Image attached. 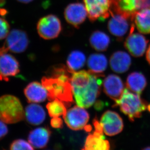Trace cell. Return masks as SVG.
<instances>
[{"label":"cell","mask_w":150,"mask_h":150,"mask_svg":"<svg viewBox=\"0 0 150 150\" xmlns=\"http://www.w3.org/2000/svg\"><path fill=\"white\" fill-rule=\"evenodd\" d=\"M20 72L18 61L12 55L4 54L0 56V80L7 81L11 76Z\"/></svg>","instance_id":"13"},{"label":"cell","mask_w":150,"mask_h":150,"mask_svg":"<svg viewBox=\"0 0 150 150\" xmlns=\"http://www.w3.org/2000/svg\"><path fill=\"white\" fill-rule=\"evenodd\" d=\"M67 67L55 65L48 71V76H43L42 84L48 92V99L52 101L59 99L65 103L67 108L74 103L71 85L73 73Z\"/></svg>","instance_id":"1"},{"label":"cell","mask_w":150,"mask_h":150,"mask_svg":"<svg viewBox=\"0 0 150 150\" xmlns=\"http://www.w3.org/2000/svg\"><path fill=\"white\" fill-rule=\"evenodd\" d=\"M37 29L40 37L45 40H51L59 36L62 26L59 18L50 14L40 19L38 22Z\"/></svg>","instance_id":"6"},{"label":"cell","mask_w":150,"mask_h":150,"mask_svg":"<svg viewBox=\"0 0 150 150\" xmlns=\"http://www.w3.org/2000/svg\"><path fill=\"white\" fill-rule=\"evenodd\" d=\"M91 22L104 21L111 14L112 0H83Z\"/></svg>","instance_id":"7"},{"label":"cell","mask_w":150,"mask_h":150,"mask_svg":"<svg viewBox=\"0 0 150 150\" xmlns=\"http://www.w3.org/2000/svg\"><path fill=\"white\" fill-rule=\"evenodd\" d=\"M8 130L5 123L0 120V139H3L7 134Z\"/></svg>","instance_id":"30"},{"label":"cell","mask_w":150,"mask_h":150,"mask_svg":"<svg viewBox=\"0 0 150 150\" xmlns=\"http://www.w3.org/2000/svg\"><path fill=\"white\" fill-rule=\"evenodd\" d=\"M133 21L137 30L142 33L150 34V8L138 10L133 16Z\"/></svg>","instance_id":"20"},{"label":"cell","mask_w":150,"mask_h":150,"mask_svg":"<svg viewBox=\"0 0 150 150\" xmlns=\"http://www.w3.org/2000/svg\"><path fill=\"white\" fill-rule=\"evenodd\" d=\"M64 15L68 23L78 28L85 21L88 14L85 6L81 3H75L67 6Z\"/></svg>","instance_id":"11"},{"label":"cell","mask_w":150,"mask_h":150,"mask_svg":"<svg viewBox=\"0 0 150 150\" xmlns=\"http://www.w3.org/2000/svg\"><path fill=\"white\" fill-rule=\"evenodd\" d=\"M46 107L49 116L51 117H59L62 115L64 118L67 114V107L65 103L59 99H55L48 103Z\"/></svg>","instance_id":"25"},{"label":"cell","mask_w":150,"mask_h":150,"mask_svg":"<svg viewBox=\"0 0 150 150\" xmlns=\"http://www.w3.org/2000/svg\"><path fill=\"white\" fill-rule=\"evenodd\" d=\"M103 132L108 136H115L122 132L124 127L123 121L119 114L108 110L103 114L100 120Z\"/></svg>","instance_id":"9"},{"label":"cell","mask_w":150,"mask_h":150,"mask_svg":"<svg viewBox=\"0 0 150 150\" xmlns=\"http://www.w3.org/2000/svg\"><path fill=\"white\" fill-rule=\"evenodd\" d=\"M24 93L30 103H42L48 98V92L46 88L37 81L28 84L24 90Z\"/></svg>","instance_id":"15"},{"label":"cell","mask_w":150,"mask_h":150,"mask_svg":"<svg viewBox=\"0 0 150 150\" xmlns=\"http://www.w3.org/2000/svg\"><path fill=\"white\" fill-rule=\"evenodd\" d=\"M25 117L26 121L32 125H39L43 122L46 113L44 109L39 104L32 103L28 105L25 110Z\"/></svg>","instance_id":"19"},{"label":"cell","mask_w":150,"mask_h":150,"mask_svg":"<svg viewBox=\"0 0 150 150\" xmlns=\"http://www.w3.org/2000/svg\"><path fill=\"white\" fill-rule=\"evenodd\" d=\"M10 150H34L29 142L19 139L13 141L10 145Z\"/></svg>","instance_id":"26"},{"label":"cell","mask_w":150,"mask_h":150,"mask_svg":"<svg viewBox=\"0 0 150 150\" xmlns=\"http://www.w3.org/2000/svg\"><path fill=\"white\" fill-rule=\"evenodd\" d=\"M103 88L106 95L115 103L120 100L123 92L124 84L120 76L111 74L104 79Z\"/></svg>","instance_id":"14"},{"label":"cell","mask_w":150,"mask_h":150,"mask_svg":"<svg viewBox=\"0 0 150 150\" xmlns=\"http://www.w3.org/2000/svg\"><path fill=\"white\" fill-rule=\"evenodd\" d=\"M147 80L142 73L134 72L127 76L126 85L127 89L136 94L140 95L147 86Z\"/></svg>","instance_id":"21"},{"label":"cell","mask_w":150,"mask_h":150,"mask_svg":"<svg viewBox=\"0 0 150 150\" xmlns=\"http://www.w3.org/2000/svg\"><path fill=\"white\" fill-rule=\"evenodd\" d=\"M17 1L23 4H28L33 1V0H17Z\"/></svg>","instance_id":"34"},{"label":"cell","mask_w":150,"mask_h":150,"mask_svg":"<svg viewBox=\"0 0 150 150\" xmlns=\"http://www.w3.org/2000/svg\"><path fill=\"white\" fill-rule=\"evenodd\" d=\"M51 132L47 127H39L32 130L28 137V141L36 149L45 147L50 138Z\"/></svg>","instance_id":"18"},{"label":"cell","mask_w":150,"mask_h":150,"mask_svg":"<svg viewBox=\"0 0 150 150\" xmlns=\"http://www.w3.org/2000/svg\"><path fill=\"white\" fill-rule=\"evenodd\" d=\"M146 59L148 62L150 64V45H149L148 49H147V52H146Z\"/></svg>","instance_id":"32"},{"label":"cell","mask_w":150,"mask_h":150,"mask_svg":"<svg viewBox=\"0 0 150 150\" xmlns=\"http://www.w3.org/2000/svg\"><path fill=\"white\" fill-rule=\"evenodd\" d=\"M28 45L29 39L26 32L13 29L7 36L4 45L0 48V56L9 51L15 53H23L26 50Z\"/></svg>","instance_id":"5"},{"label":"cell","mask_w":150,"mask_h":150,"mask_svg":"<svg viewBox=\"0 0 150 150\" xmlns=\"http://www.w3.org/2000/svg\"><path fill=\"white\" fill-rule=\"evenodd\" d=\"M131 58L126 52L118 51L114 52L110 59V65L112 71L123 73L128 70L131 65Z\"/></svg>","instance_id":"17"},{"label":"cell","mask_w":150,"mask_h":150,"mask_svg":"<svg viewBox=\"0 0 150 150\" xmlns=\"http://www.w3.org/2000/svg\"><path fill=\"white\" fill-rule=\"evenodd\" d=\"M86 62V57L81 51H73L68 55L67 59V67L72 72H75L83 67Z\"/></svg>","instance_id":"24"},{"label":"cell","mask_w":150,"mask_h":150,"mask_svg":"<svg viewBox=\"0 0 150 150\" xmlns=\"http://www.w3.org/2000/svg\"><path fill=\"white\" fill-rule=\"evenodd\" d=\"M9 29L8 23L5 19L0 17V40L7 37L9 33Z\"/></svg>","instance_id":"27"},{"label":"cell","mask_w":150,"mask_h":150,"mask_svg":"<svg viewBox=\"0 0 150 150\" xmlns=\"http://www.w3.org/2000/svg\"><path fill=\"white\" fill-rule=\"evenodd\" d=\"M84 130H85V131L87 132H90L92 130V127L90 125H86L84 129Z\"/></svg>","instance_id":"33"},{"label":"cell","mask_w":150,"mask_h":150,"mask_svg":"<svg viewBox=\"0 0 150 150\" xmlns=\"http://www.w3.org/2000/svg\"><path fill=\"white\" fill-rule=\"evenodd\" d=\"M103 76L85 70L73 73L71 85L78 106L88 108L94 104L100 94Z\"/></svg>","instance_id":"2"},{"label":"cell","mask_w":150,"mask_h":150,"mask_svg":"<svg viewBox=\"0 0 150 150\" xmlns=\"http://www.w3.org/2000/svg\"><path fill=\"white\" fill-rule=\"evenodd\" d=\"M108 23V28L110 33L118 40L122 39L134 25H130L132 19L119 13H112Z\"/></svg>","instance_id":"10"},{"label":"cell","mask_w":150,"mask_h":150,"mask_svg":"<svg viewBox=\"0 0 150 150\" xmlns=\"http://www.w3.org/2000/svg\"><path fill=\"white\" fill-rule=\"evenodd\" d=\"M64 118L68 128L74 131H79L84 129L87 125L89 115L83 107L76 105L67 111Z\"/></svg>","instance_id":"8"},{"label":"cell","mask_w":150,"mask_h":150,"mask_svg":"<svg viewBox=\"0 0 150 150\" xmlns=\"http://www.w3.org/2000/svg\"><path fill=\"white\" fill-rule=\"evenodd\" d=\"M147 106V102L141 98L140 95L134 94L125 88L120 100L115 102L113 107H120V111L133 122L136 118L142 117V113L146 110Z\"/></svg>","instance_id":"3"},{"label":"cell","mask_w":150,"mask_h":150,"mask_svg":"<svg viewBox=\"0 0 150 150\" xmlns=\"http://www.w3.org/2000/svg\"><path fill=\"white\" fill-rule=\"evenodd\" d=\"M142 150H150V147H147L145 148Z\"/></svg>","instance_id":"35"},{"label":"cell","mask_w":150,"mask_h":150,"mask_svg":"<svg viewBox=\"0 0 150 150\" xmlns=\"http://www.w3.org/2000/svg\"><path fill=\"white\" fill-rule=\"evenodd\" d=\"M89 71L97 75H103L108 65V60L102 54L94 53L90 55L87 61Z\"/></svg>","instance_id":"22"},{"label":"cell","mask_w":150,"mask_h":150,"mask_svg":"<svg viewBox=\"0 0 150 150\" xmlns=\"http://www.w3.org/2000/svg\"><path fill=\"white\" fill-rule=\"evenodd\" d=\"M25 117V112L19 98L10 95L0 97V120L6 124H14Z\"/></svg>","instance_id":"4"},{"label":"cell","mask_w":150,"mask_h":150,"mask_svg":"<svg viewBox=\"0 0 150 150\" xmlns=\"http://www.w3.org/2000/svg\"><path fill=\"white\" fill-rule=\"evenodd\" d=\"M147 110H148V111H149V112H150V104L148 105L147 108Z\"/></svg>","instance_id":"36"},{"label":"cell","mask_w":150,"mask_h":150,"mask_svg":"<svg viewBox=\"0 0 150 150\" xmlns=\"http://www.w3.org/2000/svg\"><path fill=\"white\" fill-rule=\"evenodd\" d=\"M89 42L93 48L97 51L106 50L110 43V38L108 35L101 31L93 32L89 38Z\"/></svg>","instance_id":"23"},{"label":"cell","mask_w":150,"mask_h":150,"mask_svg":"<svg viewBox=\"0 0 150 150\" xmlns=\"http://www.w3.org/2000/svg\"><path fill=\"white\" fill-rule=\"evenodd\" d=\"M137 10L150 7V0H136Z\"/></svg>","instance_id":"29"},{"label":"cell","mask_w":150,"mask_h":150,"mask_svg":"<svg viewBox=\"0 0 150 150\" xmlns=\"http://www.w3.org/2000/svg\"><path fill=\"white\" fill-rule=\"evenodd\" d=\"M50 124L54 128L61 129L63 127V121L59 117H53L51 120Z\"/></svg>","instance_id":"28"},{"label":"cell","mask_w":150,"mask_h":150,"mask_svg":"<svg viewBox=\"0 0 150 150\" xmlns=\"http://www.w3.org/2000/svg\"><path fill=\"white\" fill-rule=\"evenodd\" d=\"M148 40L143 35L137 33H129L124 46L133 56L139 57L146 51Z\"/></svg>","instance_id":"12"},{"label":"cell","mask_w":150,"mask_h":150,"mask_svg":"<svg viewBox=\"0 0 150 150\" xmlns=\"http://www.w3.org/2000/svg\"><path fill=\"white\" fill-rule=\"evenodd\" d=\"M104 103L101 100H98L95 104V108L97 110H100L103 108Z\"/></svg>","instance_id":"31"},{"label":"cell","mask_w":150,"mask_h":150,"mask_svg":"<svg viewBox=\"0 0 150 150\" xmlns=\"http://www.w3.org/2000/svg\"><path fill=\"white\" fill-rule=\"evenodd\" d=\"M104 132L95 130L85 140L82 150H110V144L103 135Z\"/></svg>","instance_id":"16"}]
</instances>
